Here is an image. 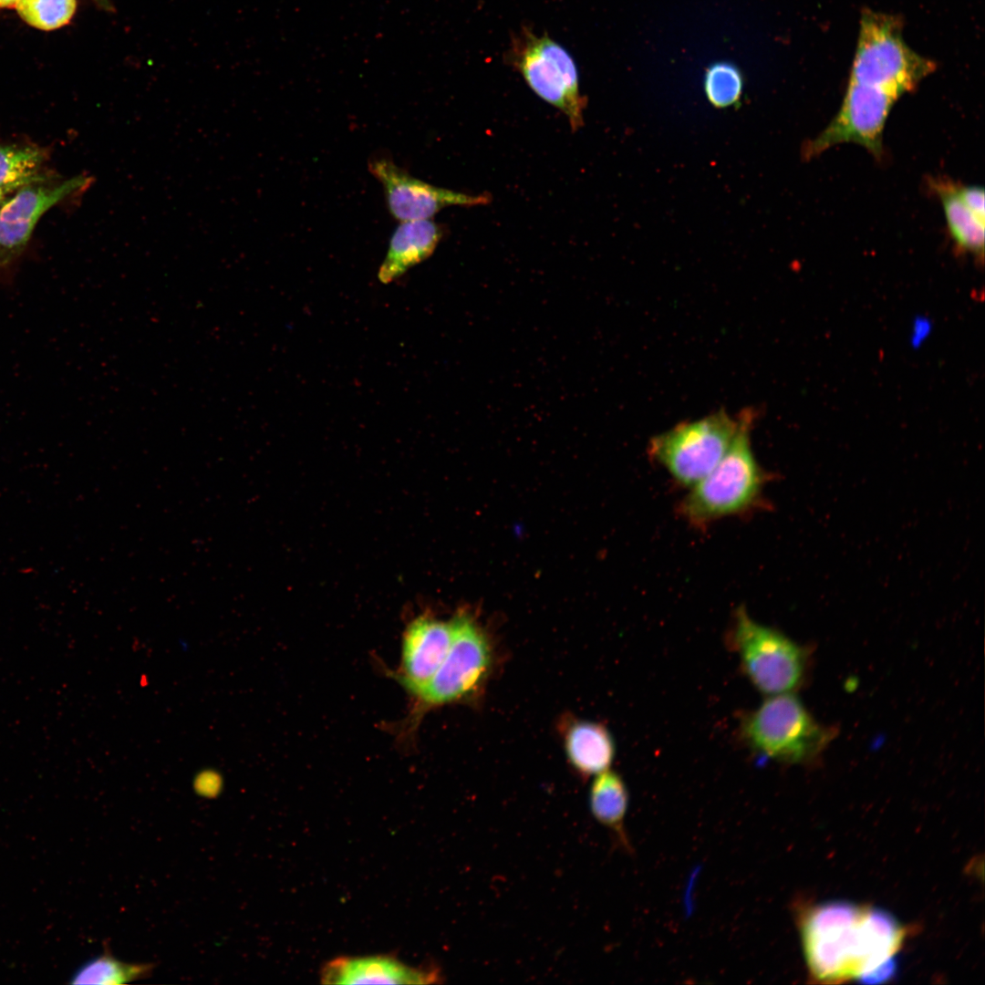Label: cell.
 I'll use <instances>...</instances> for the list:
<instances>
[{
	"label": "cell",
	"instance_id": "cell-1",
	"mask_svg": "<svg viewBox=\"0 0 985 985\" xmlns=\"http://www.w3.org/2000/svg\"><path fill=\"white\" fill-rule=\"evenodd\" d=\"M810 975L835 983H876L892 977L905 929L888 912L832 901L802 914L799 923Z\"/></svg>",
	"mask_w": 985,
	"mask_h": 985
},
{
	"label": "cell",
	"instance_id": "cell-2",
	"mask_svg": "<svg viewBox=\"0 0 985 985\" xmlns=\"http://www.w3.org/2000/svg\"><path fill=\"white\" fill-rule=\"evenodd\" d=\"M756 416L752 409L740 412L737 432L722 459L677 503V515L693 529L707 530L721 519L751 515L772 506L765 489L774 474L759 463L752 451Z\"/></svg>",
	"mask_w": 985,
	"mask_h": 985
},
{
	"label": "cell",
	"instance_id": "cell-3",
	"mask_svg": "<svg viewBox=\"0 0 985 985\" xmlns=\"http://www.w3.org/2000/svg\"><path fill=\"white\" fill-rule=\"evenodd\" d=\"M738 729L753 753L787 764L815 762L836 736V729L818 722L793 693L767 696L743 714Z\"/></svg>",
	"mask_w": 985,
	"mask_h": 985
},
{
	"label": "cell",
	"instance_id": "cell-4",
	"mask_svg": "<svg viewBox=\"0 0 985 985\" xmlns=\"http://www.w3.org/2000/svg\"><path fill=\"white\" fill-rule=\"evenodd\" d=\"M451 622L452 639L445 658L430 680L412 697L414 705L409 717L412 726L431 709L476 700L493 670V644L474 616L460 610Z\"/></svg>",
	"mask_w": 985,
	"mask_h": 985
},
{
	"label": "cell",
	"instance_id": "cell-5",
	"mask_svg": "<svg viewBox=\"0 0 985 985\" xmlns=\"http://www.w3.org/2000/svg\"><path fill=\"white\" fill-rule=\"evenodd\" d=\"M726 643L737 655L746 678L761 693H793L803 686L808 650L780 630L753 619L743 606L732 615Z\"/></svg>",
	"mask_w": 985,
	"mask_h": 985
},
{
	"label": "cell",
	"instance_id": "cell-6",
	"mask_svg": "<svg viewBox=\"0 0 985 985\" xmlns=\"http://www.w3.org/2000/svg\"><path fill=\"white\" fill-rule=\"evenodd\" d=\"M936 68L914 52L895 16L865 11L848 82L881 88L899 97L912 91Z\"/></svg>",
	"mask_w": 985,
	"mask_h": 985
},
{
	"label": "cell",
	"instance_id": "cell-7",
	"mask_svg": "<svg viewBox=\"0 0 985 985\" xmlns=\"http://www.w3.org/2000/svg\"><path fill=\"white\" fill-rule=\"evenodd\" d=\"M739 420L725 410L680 422L649 440V460L679 487L690 489L720 462L737 432Z\"/></svg>",
	"mask_w": 985,
	"mask_h": 985
},
{
	"label": "cell",
	"instance_id": "cell-8",
	"mask_svg": "<svg viewBox=\"0 0 985 985\" xmlns=\"http://www.w3.org/2000/svg\"><path fill=\"white\" fill-rule=\"evenodd\" d=\"M507 59L538 97L567 117L572 130L583 126L586 99L576 65L563 46L525 27L513 37Z\"/></svg>",
	"mask_w": 985,
	"mask_h": 985
},
{
	"label": "cell",
	"instance_id": "cell-9",
	"mask_svg": "<svg viewBox=\"0 0 985 985\" xmlns=\"http://www.w3.org/2000/svg\"><path fill=\"white\" fill-rule=\"evenodd\" d=\"M899 98L881 88L848 82L838 112L822 132L808 141L804 155L811 159L837 144L854 142L881 160L884 128Z\"/></svg>",
	"mask_w": 985,
	"mask_h": 985
},
{
	"label": "cell",
	"instance_id": "cell-10",
	"mask_svg": "<svg viewBox=\"0 0 985 985\" xmlns=\"http://www.w3.org/2000/svg\"><path fill=\"white\" fill-rule=\"evenodd\" d=\"M95 182V177L80 173L63 181L53 178L36 181L17 190L0 209V265L16 259L26 248L41 216L67 197L81 194Z\"/></svg>",
	"mask_w": 985,
	"mask_h": 985
},
{
	"label": "cell",
	"instance_id": "cell-11",
	"mask_svg": "<svg viewBox=\"0 0 985 985\" xmlns=\"http://www.w3.org/2000/svg\"><path fill=\"white\" fill-rule=\"evenodd\" d=\"M368 167L383 186L390 214L400 222L430 219L448 206H476L490 202L488 195H470L429 184L386 157H373Z\"/></svg>",
	"mask_w": 985,
	"mask_h": 985
},
{
	"label": "cell",
	"instance_id": "cell-12",
	"mask_svg": "<svg viewBox=\"0 0 985 985\" xmlns=\"http://www.w3.org/2000/svg\"><path fill=\"white\" fill-rule=\"evenodd\" d=\"M452 639L451 620L421 615L406 627L399 669L391 673L411 696L416 695L441 665Z\"/></svg>",
	"mask_w": 985,
	"mask_h": 985
},
{
	"label": "cell",
	"instance_id": "cell-13",
	"mask_svg": "<svg viewBox=\"0 0 985 985\" xmlns=\"http://www.w3.org/2000/svg\"><path fill=\"white\" fill-rule=\"evenodd\" d=\"M442 979L436 966L413 968L389 956L337 958L321 972L322 982L327 984H430Z\"/></svg>",
	"mask_w": 985,
	"mask_h": 985
},
{
	"label": "cell",
	"instance_id": "cell-14",
	"mask_svg": "<svg viewBox=\"0 0 985 985\" xmlns=\"http://www.w3.org/2000/svg\"><path fill=\"white\" fill-rule=\"evenodd\" d=\"M561 732L566 758L576 773L587 778L610 769L616 746L604 724L567 718Z\"/></svg>",
	"mask_w": 985,
	"mask_h": 985
},
{
	"label": "cell",
	"instance_id": "cell-15",
	"mask_svg": "<svg viewBox=\"0 0 985 985\" xmlns=\"http://www.w3.org/2000/svg\"><path fill=\"white\" fill-rule=\"evenodd\" d=\"M442 236L441 228L430 219L400 222L393 232L378 279L389 284L426 260Z\"/></svg>",
	"mask_w": 985,
	"mask_h": 985
},
{
	"label": "cell",
	"instance_id": "cell-16",
	"mask_svg": "<svg viewBox=\"0 0 985 985\" xmlns=\"http://www.w3.org/2000/svg\"><path fill=\"white\" fill-rule=\"evenodd\" d=\"M928 184L940 201L949 233L956 249L963 254H970L979 263H983L985 222L961 202L954 190V181L938 178L931 179Z\"/></svg>",
	"mask_w": 985,
	"mask_h": 985
},
{
	"label": "cell",
	"instance_id": "cell-17",
	"mask_svg": "<svg viewBox=\"0 0 985 985\" xmlns=\"http://www.w3.org/2000/svg\"><path fill=\"white\" fill-rule=\"evenodd\" d=\"M589 805L593 817L614 834L621 846L631 845L625 829L628 807V792L622 777L607 769L594 776L589 792Z\"/></svg>",
	"mask_w": 985,
	"mask_h": 985
},
{
	"label": "cell",
	"instance_id": "cell-18",
	"mask_svg": "<svg viewBox=\"0 0 985 985\" xmlns=\"http://www.w3.org/2000/svg\"><path fill=\"white\" fill-rule=\"evenodd\" d=\"M48 152L34 144L0 145V191L16 192L30 183L52 178L44 171Z\"/></svg>",
	"mask_w": 985,
	"mask_h": 985
},
{
	"label": "cell",
	"instance_id": "cell-19",
	"mask_svg": "<svg viewBox=\"0 0 985 985\" xmlns=\"http://www.w3.org/2000/svg\"><path fill=\"white\" fill-rule=\"evenodd\" d=\"M149 964L122 962L106 950L88 960L72 976L73 984H120L144 978L151 970Z\"/></svg>",
	"mask_w": 985,
	"mask_h": 985
},
{
	"label": "cell",
	"instance_id": "cell-20",
	"mask_svg": "<svg viewBox=\"0 0 985 985\" xmlns=\"http://www.w3.org/2000/svg\"><path fill=\"white\" fill-rule=\"evenodd\" d=\"M16 9L27 24L42 30L66 25L76 10V0H18Z\"/></svg>",
	"mask_w": 985,
	"mask_h": 985
},
{
	"label": "cell",
	"instance_id": "cell-21",
	"mask_svg": "<svg viewBox=\"0 0 985 985\" xmlns=\"http://www.w3.org/2000/svg\"><path fill=\"white\" fill-rule=\"evenodd\" d=\"M742 81L735 67L728 64L711 67L706 75L705 89L708 98L717 107H727L738 100Z\"/></svg>",
	"mask_w": 985,
	"mask_h": 985
},
{
	"label": "cell",
	"instance_id": "cell-22",
	"mask_svg": "<svg viewBox=\"0 0 985 985\" xmlns=\"http://www.w3.org/2000/svg\"><path fill=\"white\" fill-rule=\"evenodd\" d=\"M954 190L961 202L980 220L985 222L984 190L975 185L954 182Z\"/></svg>",
	"mask_w": 985,
	"mask_h": 985
},
{
	"label": "cell",
	"instance_id": "cell-23",
	"mask_svg": "<svg viewBox=\"0 0 985 985\" xmlns=\"http://www.w3.org/2000/svg\"><path fill=\"white\" fill-rule=\"evenodd\" d=\"M92 1H94V3H96L99 7H101L104 10L111 11L113 9V5H112L111 0H92Z\"/></svg>",
	"mask_w": 985,
	"mask_h": 985
},
{
	"label": "cell",
	"instance_id": "cell-24",
	"mask_svg": "<svg viewBox=\"0 0 985 985\" xmlns=\"http://www.w3.org/2000/svg\"><path fill=\"white\" fill-rule=\"evenodd\" d=\"M18 0H0V7L16 5Z\"/></svg>",
	"mask_w": 985,
	"mask_h": 985
},
{
	"label": "cell",
	"instance_id": "cell-25",
	"mask_svg": "<svg viewBox=\"0 0 985 985\" xmlns=\"http://www.w3.org/2000/svg\"><path fill=\"white\" fill-rule=\"evenodd\" d=\"M8 194H9V193H7V192H3V191H0V200H2V199H5V198H6V196H8Z\"/></svg>",
	"mask_w": 985,
	"mask_h": 985
},
{
	"label": "cell",
	"instance_id": "cell-26",
	"mask_svg": "<svg viewBox=\"0 0 985 985\" xmlns=\"http://www.w3.org/2000/svg\"><path fill=\"white\" fill-rule=\"evenodd\" d=\"M6 200H7L6 198H5V199H2V200H0V209H1L2 205L4 204V202H5Z\"/></svg>",
	"mask_w": 985,
	"mask_h": 985
}]
</instances>
